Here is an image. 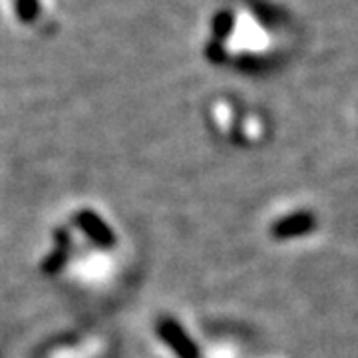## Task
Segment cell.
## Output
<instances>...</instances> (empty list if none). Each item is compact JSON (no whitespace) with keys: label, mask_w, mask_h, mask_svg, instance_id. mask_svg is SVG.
Instances as JSON below:
<instances>
[{"label":"cell","mask_w":358,"mask_h":358,"mask_svg":"<svg viewBox=\"0 0 358 358\" xmlns=\"http://www.w3.org/2000/svg\"><path fill=\"white\" fill-rule=\"evenodd\" d=\"M233 28H235V16H233L231 10H221V13L215 14V18H213V34H215V38H229Z\"/></svg>","instance_id":"3"},{"label":"cell","mask_w":358,"mask_h":358,"mask_svg":"<svg viewBox=\"0 0 358 358\" xmlns=\"http://www.w3.org/2000/svg\"><path fill=\"white\" fill-rule=\"evenodd\" d=\"M157 333L171 346L179 358H199V348L183 331V327L171 319H162L157 324Z\"/></svg>","instance_id":"1"},{"label":"cell","mask_w":358,"mask_h":358,"mask_svg":"<svg viewBox=\"0 0 358 358\" xmlns=\"http://www.w3.org/2000/svg\"><path fill=\"white\" fill-rule=\"evenodd\" d=\"M205 56H207V60H211L213 64H219V62H223V60L227 58V50L223 48L221 40H213V42H209V44L205 46Z\"/></svg>","instance_id":"4"},{"label":"cell","mask_w":358,"mask_h":358,"mask_svg":"<svg viewBox=\"0 0 358 358\" xmlns=\"http://www.w3.org/2000/svg\"><path fill=\"white\" fill-rule=\"evenodd\" d=\"M317 227V219L308 211H296L291 215H285L279 221H275V225L271 227V235L275 239H293V237H301L307 235Z\"/></svg>","instance_id":"2"}]
</instances>
